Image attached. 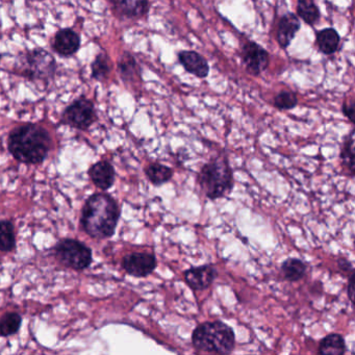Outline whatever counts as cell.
Wrapping results in <instances>:
<instances>
[{"label": "cell", "mask_w": 355, "mask_h": 355, "mask_svg": "<svg viewBox=\"0 0 355 355\" xmlns=\"http://www.w3.org/2000/svg\"><path fill=\"white\" fill-rule=\"evenodd\" d=\"M354 272L349 274L348 290H347L351 302H353V297H354Z\"/></svg>", "instance_id": "obj_29"}, {"label": "cell", "mask_w": 355, "mask_h": 355, "mask_svg": "<svg viewBox=\"0 0 355 355\" xmlns=\"http://www.w3.org/2000/svg\"><path fill=\"white\" fill-rule=\"evenodd\" d=\"M119 218V205L112 196L94 194L85 201L81 225L91 238L108 239L115 234Z\"/></svg>", "instance_id": "obj_1"}, {"label": "cell", "mask_w": 355, "mask_h": 355, "mask_svg": "<svg viewBox=\"0 0 355 355\" xmlns=\"http://www.w3.org/2000/svg\"><path fill=\"white\" fill-rule=\"evenodd\" d=\"M92 77L97 81H103L109 75L110 64L109 59L105 54H99L92 63Z\"/></svg>", "instance_id": "obj_26"}, {"label": "cell", "mask_w": 355, "mask_h": 355, "mask_svg": "<svg viewBox=\"0 0 355 355\" xmlns=\"http://www.w3.org/2000/svg\"><path fill=\"white\" fill-rule=\"evenodd\" d=\"M118 70L121 75V79L125 83H132L136 79H140V69H139L138 63L130 52H124L119 59Z\"/></svg>", "instance_id": "obj_18"}, {"label": "cell", "mask_w": 355, "mask_h": 355, "mask_svg": "<svg viewBox=\"0 0 355 355\" xmlns=\"http://www.w3.org/2000/svg\"><path fill=\"white\" fill-rule=\"evenodd\" d=\"M298 97L295 92L291 90H283L279 92L273 100V105L277 110L281 111H287V110H293L297 107Z\"/></svg>", "instance_id": "obj_25"}, {"label": "cell", "mask_w": 355, "mask_h": 355, "mask_svg": "<svg viewBox=\"0 0 355 355\" xmlns=\"http://www.w3.org/2000/svg\"><path fill=\"white\" fill-rule=\"evenodd\" d=\"M318 353L322 355H343L346 353V343L343 336L332 334L320 342Z\"/></svg>", "instance_id": "obj_17"}, {"label": "cell", "mask_w": 355, "mask_h": 355, "mask_svg": "<svg viewBox=\"0 0 355 355\" xmlns=\"http://www.w3.org/2000/svg\"><path fill=\"white\" fill-rule=\"evenodd\" d=\"M114 11L119 17L139 19L149 11V0H111Z\"/></svg>", "instance_id": "obj_14"}, {"label": "cell", "mask_w": 355, "mask_h": 355, "mask_svg": "<svg viewBox=\"0 0 355 355\" xmlns=\"http://www.w3.org/2000/svg\"><path fill=\"white\" fill-rule=\"evenodd\" d=\"M19 70L30 81L46 83L56 73L57 63L44 49H34L20 59Z\"/></svg>", "instance_id": "obj_5"}, {"label": "cell", "mask_w": 355, "mask_h": 355, "mask_svg": "<svg viewBox=\"0 0 355 355\" xmlns=\"http://www.w3.org/2000/svg\"><path fill=\"white\" fill-rule=\"evenodd\" d=\"M145 173L150 183L156 187L169 183L173 176L172 169L166 165L160 164V163H152V164L148 165L145 169Z\"/></svg>", "instance_id": "obj_19"}, {"label": "cell", "mask_w": 355, "mask_h": 355, "mask_svg": "<svg viewBox=\"0 0 355 355\" xmlns=\"http://www.w3.org/2000/svg\"><path fill=\"white\" fill-rule=\"evenodd\" d=\"M183 277H185V283L193 291H203L213 285L214 281L217 277V270L212 265L193 267L185 271Z\"/></svg>", "instance_id": "obj_10"}, {"label": "cell", "mask_w": 355, "mask_h": 355, "mask_svg": "<svg viewBox=\"0 0 355 355\" xmlns=\"http://www.w3.org/2000/svg\"><path fill=\"white\" fill-rule=\"evenodd\" d=\"M54 250L61 264L73 270H83L91 265V249L79 241L65 239L57 244Z\"/></svg>", "instance_id": "obj_6"}, {"label": "cell", "mask_w": 355, "mask_h": 355, "mask_svg": "<svg viewBox=\"0 0 355 355\" xmlns=\"http://www.w3.org/2000/svg\"><path fill=\"white\" fill-rule=\"evenodd\" d=\"M342 112L343 115L348 118L351 123H354L355 103L353 98L345 100L344 103H343Z\"/></svg>", "instance_id": "obj_27"}, {"label": "cell", "mask_w": 355, "mask_h": 355, "mask_svg": "<svg viewBox=\"0 0 355 355\" xmlns=\"http://www.w3.org/2000/svg\"><path fill=\"white\" fill-rule=\"evenodd\" d=\"M16 246L15 232L12 222L0 221V250L10 252Z\"/></svg>", "instance_id": "obj_23"}, {"label": "cell", "mask_w": 355, "mask_h": 355, "mask_svg": "<svg viewBox=\"0 0 355 355\" xmlns=\"http://www.w3.org/2000/svg\"><path fill=\"white\" fill-rule=\"evenodd\" d=\"M21 316L17 313H7L0 319V334L3 336H13L21 326Z\"/></svg>", "instance_id": "obj_24"}, {"label": "cell", "mask_w": 355, "mask_h": 355, "mask_svg": "<svg viewBox=\"0 0 355 355\" xmlns=\"http://www.w3.org/2000/svg\"><path fill=\"white\" fill-rule=\"evenodd\" d=\"M179 63L187 72L198 79H205L210 74V65L207 59L194 50H183L177 54Z\"/></svg>", "instance_id": "obj_12"}, {"label": "cell", "mask_w": 355, "mask_h": 355, "mask_svg": "<svg viewBox=\"0 0 355 355\" xmlns=\"http://www.w3.org/2000/svg\"><path fill=\"white\" fill-rule=\"evenodd\" d=\"M96 111L91 100L79 98L66 108L62 122L77 130H85L95 122Z\"/></svg>", "instance_id": "obj_7"}, {"label": "cell", "mask_w": 355, "mask_h": 355, "mask_svg": "<svg viewBox=\"0 0 355 355\" xmlns=\"http://www.w3.org/2000/svg\"><path fill=\"white\" fill-rule=\"evenodd\" d=\"M281 272L287 281L295 283L307 274V265L299 258H287L281 265Z\"/></svg>", "instance_id": "obj_21"}, {"label": "cell", "mask_w": 355, "mask_h": 355, "mask_svg": "<svg viewBox=\"0 0 355 355\" xmlns=\"http://www.w3.org/2000/svg\"><path fill=\"white\" fill-rule=\"evenodd\" d=\"M198 185L209 199L226 197L234 185V172L227 158L219 156L203 165L197 176Z\"/></svg>", "instance_id": "obj_4"}, {"label": "cell", "mask_w": 355, "mask_h": 355, "mask_svg": "<svg viewBox=\"0 0 355 355\" xmlns=\"http://www.w3.org/2000/svg\"><path fill=\"white\" fill-rule=\"evenodd\" d=\"M50 147V134L36 124L16 128L9 136L10 152L16 160L24 164L38 165L44 162Z\"/></svg>", "instance_id": "obj_2"}, {"label": "cell", "mask_w": 355, "mask_h": 355, "mask_svg": "<svg viewBox=\"0 0 355 355\" xmlns=\"http://www.w3.org/2000/svg\"><path fill=\"white\" fill-rule=\"evenodd\" d=\"M341 160L343 166L346 168L347 173L351 177L354 176V130H351L350 134L345 139L344 144L341 149Z\"/></svg>", "instance_id": "obj_22"}, {"label": "cell", "mask_w": 355, "mask_h": 355, "mask_svg": "<svg viewBox=\"0 0 355 355\" xmlns=\"http://www.w3.org/2000/svg\"><path fill=\"white\" fill-rule=\"evenodd\" d=\"M158 261L151 253L132 252L124 256L122 267L128 275L134 277H147L156 270Z\"/></svg>", "instance_id": "obj_9"}, {"label": "cell", "mask_w": 355, "mask_h": 355, "mask_svg": "<svg viewBox=\"0 0 355 355\" xmlns=\"http://www.w3.org/2000/svg\"><path fill=\"white\" fill-rule=\"evenodd\" d=\"M318 48L325 56H332L338 52L341 37L334 28H328L319 30L316 34Z\"/></svg>", "instance_id": "obj_16"}, {"label": "cell", "mask_w": 355, "mask_h": 355, "mask_svg": "<svg viewBox=\"0 0 355 355\" xmlns=\"http://www.w3.org/2000/svg\"><path fill=\"white\" fill-rule=\"evenodd\" d=\"M241 58L247 72L253 77L262 74L270 64V54L254 41H247L241 49Z\"/></svg>", "instance_id": "obj_8"}, {"label": "cell", "mask_w": 355, "mask_h": 355, "mask_svg": "<svg viewBox=\"0 0 355 355\" xmlns=\"http://www.w3.org/2000/svg\"><path fill=\"white\" fill-rule=\"evenodd\" d=\"M192 344L198 352L230 354L236 346V336L224 322H205L194 329Z\"/></svg>", "instance_id": "obj_3"}, {"label": "cell", "mask_w": 355, "mask_h": 355, "mask_svg": "<svg viewBox=\"0 0 355 355\" xmlns=\"http://www.w3.org/2000/svg\"><path fill=\"white\" fill-rule=\"evenodd\" d=\"M338 265L341 270L345 271V272L351 273L354 271L352 264H351L348 260H346V258H340V260L338 261Z\"/></svg>", "instance_id": "obj_28"}, {"label": "cell", "mask_w": 355, "mask_h": 355, "mask_svg": "<svg viewBox=\"0 0 355 355\" xmlns=\"http://www.w3.org/2000/svg\"><path fill=\"white\" fill-rule=\"evenodd\" d=\"M297 16L305 23L314 26L319 22L321 12L314 0H298Z\"/></svg>", "instance_id": "obj_20"}, {"label": "cell", "mask_w": 355, "mask_h": 355, "mask_svg": "<svg viewBox=\"0 0 355 355\" xmlns=\"http://www.w3.org/2000/svg\"><path fill=\"white\" fill-rule=\"evenodd\" d=\"M81 37L70 28L59 30L54 37L52 48L59 56L68 58L79 52Z\"/></svg>", "instance_id": "obj_11"}, {"label": "cell", "mask_w": 355, "mask_h": 355, "mask_svg": "<svg viewBox=\"0 0 355 355\" xmlns=\"http://www.w3.org/2000/svg\"><path fill=\"white\" fill-rule=\"evenodd\" d=\"M301 23L297 15L294 13H287L279 20L277 26V43L281 48L285 49L291 45L295 39L296 34L300 30Z\"/></svg>", "instance_id": "obj_13"}, {"label": "cell", "mask_w": 355, "mask_h": 355, "mask_svg": "<svg viewBox=\"0 0 355 355\" xmlns=\"http://www.w3.org/2000/svg\"><path fill=\"white\" fill-rule=\"evenodd\" d=\"M89 176L96 187L107 191L115 183V169L108 161H99L90 168Z\"/></svg>", "instance_id": "obj_15"}]
</instances>
